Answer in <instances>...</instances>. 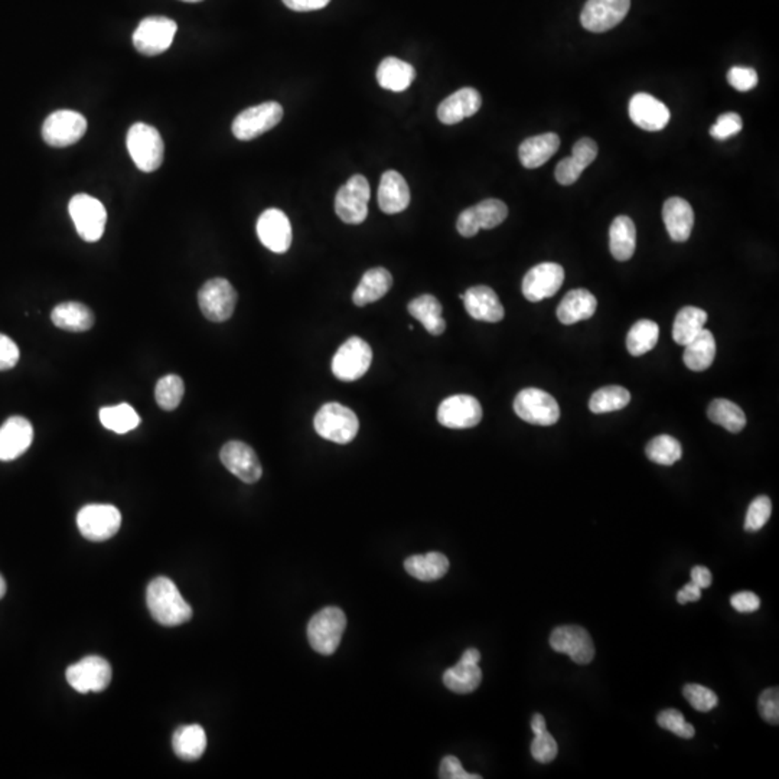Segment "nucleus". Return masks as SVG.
<instances>
[{"mask_svg":"<svg viewBox=\"0 0 779 779\" xmlns=\"http://www.w3.org/2000/svg\"><path fill=\"white\" fill-rule=\"evenodd\" d=\"M34 440V429L29 420L14 415L0 427V461H15L29 449Z\"/></svg>","mask_w":779,"mask_h":779,"instance_id":"nucleus-23","label":"nucleus"},{"mask_svg":"<svg viewBox=\"0 0 779 779\" xmlns=\"http://www.w3.org/2000/svg\"><path fill=\"white\" fill-rule=\"evenodd\" d=\"M177 29V22L169 17H145L133 34V46L143 56H159L172 46Z\"/></svg>","mask_w":779,"mask_h":779,"instance_id":"nucleus-10","label":"nucleus"},{"mask_svg":"<svg viewBox=\"0 0 779 779\" xmlns=\"http://www.w3.org/2000/svg\"><path fill=\"white\" fill-rule=\"evenodd\" d=\"M415 71L409 63L402 59L388 56L383 59L377 68V81L384 90L402 93L412 86Z\"/></svg>","mask_w":779,"mask_h":779,"instance_id":"nucleus-33","label":"nucleus"},{"mask_svg":"<svg viewBox=\"0 0 779 779\" xmlns=\"http://www.w3.org/2000/svg\"><path fill=\"white\" fill-rule=\"evenodd\" d=\"M514 412L524 422L536 426H551L560 419L556 398L540 388H524L514 400Z\"/></svg>","mask_w":779,"mask_h":779,"instance_id":"nucleus-5","label":"nucleus"},{"mask_svg":"<svg viewBox=\"0 0 779 779\" xmlns=\"http://www.w3.org/2000/svg\"><path fill=\"white\" fill-rule=\"evenodd\" d=\"M773 514V502L766 496L756 497L749 506L746 518H744V530L755 533L768 523Z\"/></svg>","mask_w":779,"mask_h":779,"instance_id":"nucleus-46","label":"nucleus"},{"mask_svg":"<svg viewBox=\"0 0 779 779\" xmlns=\"http://www.w3.org/2000/svg\"><path fill=\"white\" fill-rule=\"evenodd\" d=\"M630 402V395L627 388L620 385H608L593 393L589 400V409L595 415L618 412L627 407Z\"/></svg>","mask_w":779,"mask_h":779,"instance_id":"nucleus-42","label":"nucleus"},{"mask_svg":"<svg viewBox=\"0 0 779 779\" xmlns=\"http://www.w3.org/2000/svg\"><path fill=\"white\" fill-rule=\"evenodd\" d=\"M727 81L733 87L734 90L744 91L755 88L758 84V73L749 67H732L727 73Z\"/></svg>","mask_w":779,"mask_h":779,"instance_id":"nucleus-51","label":"nucleus"},{"mask_svg":"<svg viewBox=\"0 0 779 779\" xmlns=\"http://www.w3.org/2000/svg\"><path fill=\"white\" fill-rule=\"evenodd\" d=\"M98 415H100L101 425L106 429L118 433V435L132 432L140 423L138 413L135 412L132 405H126V403L113 405V407H104Z\"/></svg>","mask_w":779,"mask_h":779,"instance_id":"nucleus-43","label":"nucleus"},{"mask_svg":"<svg viewBox=\"0 0 779 779\" xmlns=\"http://www.w3.org/2000/svg\"><path fill=\"white\" fill-rule=\"evenodd\" d=\"M707 313L696 306H684L675 316L672 325V338L679 345H687L704 329Z\"/></svg>","mask_w":779,"mask_h":779,"instance_id":"nucleus-39","label":"nucleus"},{"mask_svg":"<svg viewBox=\"0 0 779 779\" xmlns=\"http://www.w3.org/2000/svg\"><path fill=\"white\" fill-rule=\"evenodd\" d=\"M682 694L686 697L687 702L692 704V709L702 713H707L710 710H713L719 703L716 692L707 689V687L700 686V684H687L682 689Z\"/></svg>","mask_w":779,"mask_h":779,"instance_id":"nucleus-48","label":"nucleus"},{"mask_svg":"<svg viewBox=\"0 0 779 779\" xmlns=\"http://www.w3.org/2000/svg\"><path fill=\"white\" fill-rule=\"evenodd\" d=\"M283 108L276 101H267L246 108L232 121V135L239 140H253L281 123Z\"/></svg>","mask_w":779,"mask_h":779,"instance_id":"nucleus-9","label":"nucleus"},{"mask_svg":"<svg viewBox=\"0 0 779 779\" xmlns=\"http://www.w3.org/2000/svg\"><path fill=\"white\" fill-rule=\"evenodd\" d=\"M220 459L232 475L246 484H254L261 478L263 467L253 447L242 444L239 440H231L222 446Z\"/></svg>","mask_w":779,"mask_h":779,"instance_id":"nucleus-20","label":"nucleus"},{"mask_svg":"<svg viewBox=\"0 0 779 779\" xmlns=\"http://www.w3.org/2000/svg\"><path fill=\"white\" fill-rule=\"evenodd\" d=\"M78 236L87 242H96L103 236L108 221L106 208L98 200L87 194H77L68 205Z\"/></svg>","mask_w":779,"mask_h":779,"instance_id":"nucleus-6","label":"nucleus"},{"mask_svg":"<svg viewBox=\"0 0 779 779\" xmlns=\"http://www.w3.org/2000/svg\"><path fill=\"white\" fill-rule=\"evenodd\" d=\"M182 2H187V4H198V2H202V0H182Z\"/></svg>","mask_w":779,"mask_h":779,"instance_id":"nucleus-63","label":"nucleus"},{"mask_svg":"<svg viewBox=\"0 0 779 779\" xmlns=\"http://www.w3.org/2000/svg\"><path fill=\"white\" fill-rule=\"evenodd\" d=\"M172 746L178 758L188 762L197 761L207 749V734L200 724L180 726L173 733Z\"/></svg>","mask_w":779,"mask_h":779,"instance_id":"nucleus-35","label":"nucleus"},{"mask_svg":"<svg viewBox=\"0 0 779 779\" xmlns=\"http://www.w3.org/2000/svg\"><path fill=\"white\" fill-rule=\"evenodd\" d=\"M550 647L553 651L568 654L579 665L589 664L595 657L592 637L585 628L578 625L554 628L550 635Z\"/></svg>","mask_w":779,"mask_h":779,"instance_id":"nucleus-16","label":"nucleus"},{"mask_svg":"<svg viewBox=\"0 0 779 779\" xmlns=\"http://www.w3.org/2000/svg\"><path fill=\"white\" fill-rule=\"evenodd\" d=\"M331 0H283V4L296 12H311L323 9Z\"/></svg>","mask_w":779,"mask_h":779,"instance_id":"nucleus-58","label":"nucleus"},{"mask_svg":"<svg viewBox=\"0 0 779 779\" xmlns=\"http://www.w3.org/2000/svg\"><path fill=\"white\" fill-rule=\"evenodd\" d=\"M439 778L442 779H481V776L465 771L461 761L455 756H446L440 764Z\"/></svg>","mask_w":779,"mask_h":779,"instance_id":"nucleus-54","label":"nucleus"},{"mask_svg":"<svg viewBox=\"0 0 779 779\" xmlns=\"http://www.w3.org/2000/svg\"><path fill=\"white\" fill-rule=\"evenodd\" d=\"M531 755L540 764H548L558 756L559 746L556 739L548 731L534 734L531 742Z\"/></svg>","mask_w":779,"mask_h":779,"instance_id":"nucleus-49","label":"nucleus"},{"mask_svg":"<svg viewBox=\"0 0 779 779\" xmlns=\"http://www.w3.org/2000/svg\"><path fill=\"white\" fill-rule=\"evenodd\" d=\"M712 582H713V576L709 569L704 566H696L692 569V583L699 586L700 589H706L712 585Z\"/></svg>","mask_w":779,"mask_h":779,"instance_id":"nucleus-60","label":"nucleus"},{"mask_svg":"<svg viewBox=\"0 0 779 779\" xmlns=\"http://www.w3.org/2000/svg\"><path fill=\"white\" fill-rule=\"evenodd\" d=\"M370 201V184L363 175H354L340 188L335 197V212L345 224L365 221Z\"/></svg>","mask_w":779,"mask_h":779,"instance_id":"nucleus-11","label":"nucleus"},{"mask_svg":"<svg viewBox=\"0 0 779 779\" xmlns=\"http://www.w3.org/2000/svg\"><path fill=\"white\" fill-rule=\"evenodd\" d=\"M316 433L333 444L346 445L357 436L360 423L353 410L340 403H326L313 420Z\"/></svg>","mask_w":779,"mask_h":779,"instance_id":"nucleus-2","label":"nucleus"},{"mask_svg":"<svg viewBox=\"0 0 779 779\" xmlns=\"http://www.w3.org/2000/svg\"><path fill=\"white\" fill-rule=\"evenodd\" d=\"M405 569L412 578L422 582L439 580L449 570V560L439 551H430L427 554H417L405 559Z\"/></svg>","mask_w":779,"mask_h":779,"instance_id":"nucleus-31","label":"nucleus"},{"mask_svg":"<svg viewBox=\"0 0 779 779\" xmlns=\"http://www.w3.org/2000/svg\"><path fill=\"white\" fill-rule=\"evenodd\" d=\"M126 145L138 169L143 172L159 169L165 155V145L159 132L153 126L146 123L133 125L128 128Z\"/></svg>","mask_w":779,"mask_h":779,"instance_id":"nucleus-4","label":"nucleus"},{"mask_svg":"<svg viewBox=\"0 0 779 779\" xmlns=\"http://www.w3.org/2000/svg\"><path fill=\"white\" fill-rule=\"evenodd\" d=\"M184 393V381L179 375H165L156 384V403L159 405L160 409L170 412V410L177 409L178 405H180Z\"/></svg>","mask_w":779,"mask_h":779,"instance_id":"nucleus-45","label":"nucleus"},{"mask_svg":"<svg viewBox=\"0 0 779 779\" xmlns=\"http://www.w3.org/2000/svg\"><path fill=\"white\" fill-rule=\"evenodd\" d=\"M630 118L634 125L647 132H660L669 125V108L647 93L635 94L630 101Z\"/></svg>","mask_w":779,"mask_h":779,"instance_id":"nucleus-22","label":"nucleus"},{"mask_svg":"<svg viewBox=\"0 0 779 779\" xmlns=\"http://www.w3.org/2000/svg\"><path fill=\"white\" fill-rule=\"evenodd\" d=\"M482 682V670L477 662L461 658L456 665L445 671L444 684L450 692L467 694L478 689Z\"/></svg>","mask_w":779,"mask_h":779,"instance_id":"nucleus-38","label":"nucleus"},{"mask_svg":"<svg viewBox=\"0 0 779 779\" xmlns=\"http://www.w3.org/2000/svg\"><path fill=\"white\" fill-rule=\"evenodd\" d=\"M437 420L449 429H471L481 422L482 407L472 395H450L440 403Z\"/></svg>","mask_w":779,"mask_h":779,"instance_id":"nucleus-18","label":"nucleus"},{"mask_svg":"<svg viewBox=\"0 0 779 779\" xmlns=\"http://www.w3.org/2000/svg\"><path fill=\"white\" fill-rule=\"evenodd\" d=\"M77 526L87 540H108L118 534L121 526V514L110 504H90L83 507L77 516Z\"/></svg>","mask_w":779,"mask_h":779,"instance_id":"nucleus-8","label":"nucleus"},{"mask_svg":"<svg viewBox=\"0 0 779 779\" xmlns=\"http://www.w3.org/2000/svg\"><path fill=\"white\" fill-rule=\"evenodd\" d=\"M630 0H588L580 15L586 31H610L625 19L630 12Z\"/></svg>","mask_w":779,"mask_h":779,"instance_id":"nucleus-17","label":"nucleus"},{"mask_svg":"<svg viewBox=\"0 0 779 779\" xmlns=\"http://www.w3.org/2000/svg\"><path fill=\"white\" fill-rule=\"evenodd\" d=\"M531 731H533L534 734L548 731L546 729V719L541 714H534L533 719H531Z\"/></svg>","mask_w":779,"mask_h":779,"instance_id":"nucleus-61","label":"nucleus"},{"mask_svg":"<svg viewBox=\"0 0 779 779\" xmlns=\"http://www.w3.org/2000/svg\"><path fill=\"white\" fill-rule=\"evenodd\" d=\"M660 338V328L654 321L641 319L632 325L627 336V348L630 355L641 357L654 350Z\"/></svg>","mask_w":779,"mask_h":779,"instance_id":"nucleus-41","label":"nucleus"},{"mask_svg":"<svg viewBox=\"0 0 779 779\" xmlns=\"http://www.w3.org/2000/svg\"><path fill=\"white\" fill-rule=\"evenodd\" d=\"M111 675V665L108 660L98 655L84 657L81 661L69 665L66 672L69 686L81 694L88 692H100L108 689Z\"/></svg>","mask_w":779,"mask_h":779,"instance_id":"nucleus-12","label":"nucleus"},{"mask_svg":"<svg viewBox=\"0 0 779 779\" xmlns=\"http://www.w3.org/2000/svg\"><path fill=\"white\" fill-rule=\"evenodd\" d=\"M19 361V348L9 336L0 333V371L11 370Z\"/></svg>","mask_w":779,"mask_h":779,"instance_id":"nucleus-55","label":"nucleus"},{"mask_svg":"<svg viewBox=\"0 0 779 779\" xmlns=\"http://www.w3.org/2000/svg\"><path fill=\"white\" fill-rule=\"evenodd\" d=\"M563 282L565 269L560 264L546 261L527 272L521 289L527 301L540 302L558 293Z\"/></svg>","mask_w":779,"mask_h":779,"instance_id":"nucleus-19","label":"nucleus"},{"mask_svg":"<svg viewBox=\"0 0 779 779\" xmlns=\"http://www.w3.org/2000/svg\"><path fill=\"white\" fill-rule=\"evenodd\" d=\"M571 156L578 160L583 168H588L593 160L596 159V156H598V145H596L595 140L593 138H583L576 142V145L573 146V152H571Z\"/></svg>","mask_w":779,"mask_h":779,"instance_id":"nucleus-56","label":"nucleus"},{"mask_svg":"<svg viewBox=\"0 0 779 779\" xmlns=\"http://www.w3.org/2000/svg\"><path fill=\"white\" fill-rule=\"evenodd\" d=\"M392 273L387 269L384 267L371 269L364 273L360 284L354 292L353 302L360 308L374 303L387 294V292L392 289Z\"/></svg>","mask_w":779,"mask_h":779,"instance_id":"nucleus-30","label":"nucleus"},{"mask_svg":"<svg viewBox=\"0 0 779 779\" xmlns=\"http://www.w3.org/2000/svg\"><path fill=\"white\" fill-rule=\"evenodd\" d=\"M743 128L742 118L734 111H729L724 115L719 116L716 123L710 128V136L716 140H726L732 136L738 135Z\"/></svg>","mask_w":779,"mask_h":779,"instance_id":"nucleus-50","label":"nucleus"},{"mask_svg":"<svg viewBox=\"0 0 779 779\" xmlns=\"http://www.w3.org/2000/svg\"><path fill=\"white\" fill-rule=\"evenodd\" d=\"M707 415L712 422L723 427L727 432L739 433L746 426V415L743 410L726 398H716L710 403Z\"/></svg>","mask_w":779,"mask_h":779,"instance_id":"nucleus-40","label":"nucleus"},{"mask_svg":"<svg viewBox=\"0 0 779 779\" xmlns=\"http://www.w3.org/2000/svg\"><path fill=\"white\" fill-rule=\"evenodd\" d=\"M5 593H6V582H5V579L0 575V600L4 598Z\"/></svg>","mask_w":779,"mask_h":779,"instance_id":"nucleus-62","label":"nucleus"},{"mask_svg":"<svg viewBox=\"0 0 779 779\" xmlns=\"http://www.w3.org/2000/svg\"><path fill=\"white\" fill-rule=\"evenodd\" d=\"M702 598V589L699 586L694 585V583H687L684 588L680 589L679 593H677V602L680 605H686L689 602H697V600Z\"/></svg>","mask_w":779,"mask_h":779,"instance_id":"nucleus-59","label":"nucleus"},{"mask_svg":"<svg viewBox=\"0 0 779 779\" xmlns=\"http://www.w3.org/2000/svg\"><path fill=\"white\" fill-rule=\"evenodd\" d=\"M409 313L417 319L430 335H442L446 329L444 316H442V305L432 294H422L419 298L413 299L409 303Z\"/></svg>","mask_w":779,"mask_h":779,"instance_id":"nucleus-36","label":"nucleus"},{"mask_svg":"<svg viewBox=\"0 0 779 779\" xmlns=\"http://www.w3.org/2000/svg\"><path fill=\"white\" fill-rule=\"evenodd\" d=\"M371 361V346L358 336H353L333 355V375L341 381L360 380L370 370Z\"/></svg>","mask_w":779,"mask_h":779,"instance_id":"nucleus-13","label":"nucleus"},{"mask_svg":"<svg viewBox=\"0 0 779 779\" xmlns=\"http://www.w3.org/2000/svg\"><path fill=\"white\" fill-rule=\"evenodd\" d=\"M508 217V207L499 200H485L474 207L466 208L457 217L456 229L462 237H474L479 230L498 227Z\"/></svg>","mask_w":779,"mask_h":779,"instance_id":"nucleus-14","label":"nucleus"},{"mask_svg":"<svg viewBox=\"0 0 779 779\" xmlns=\"http://www.w3.org/2000/svg\"><path fill=\"white\" fill-rule=\"evenodd\" d=\"M481 106V94L472 87H464L440 103L437 118L444 125H456L477 115Z\"/></svg>","mask_w":779,"mask_h":779,"instance_id":"nucleus-25","label":"nucleus"},{"mask_svg":"<svg viewBox=\"0 0 779 779\" xmlns=\"http://www.w3.org/2000/svg\"><path fill=\"white\" fill-rule=\"evenodd\" d=\"M345 628V613L340 608H323L309 620V644L319 654L333 655L340 647Z\"/></svg>","mask_w":779,"mask_h":779,"instance_id":"nucleus-3","label":"nucleus"},{"mask_svg":"<svg viewBox=\"0 0 779 779\" xmlns=\"http://www.w3.org/2000/svg\"><path fill=\"white\" fill-rule=\"evenodd\" d=\"M146 602L153 620L163 627H178L192 618V608L170 579H153L148 586Z\"/></svg>","mask_w":779,"mask_h":779,"instance_id":"nucleus-1","label":"nucleus"},{"mask_svg":"<svg viewBox=\"0 0 779 779\" xmlns=\"http://www.w3.org/2000/svg\"><path fill=\"white\" fill-rule=\"evenodd\" d=\"M583 170H585V168L573 156H569L566 159L559 162L554 175H556L559 184L568 187V185L575 184L576 180L582 175Z\"/></svg>","mask_w":779,"mask_h":779,"instance_id":"nucleus-53","label":"nucleus"},{"mask_svg":"<svg viewBox=\"0 0 779 779\" xmlns=\"http://www.w3.org/2000/svg\"><path fill=\"white\" fill-rule=\"evenodd\" d=\"M459 298L464 301L467 315L475 321L482 323H496L502 321L506 311L499 301L498 294L492 291L489 286H474L467 289Z\"/></svg>","mask_w":779,"mask_h":779,"instance_id":"nucleus-24","label":"nucleus"},{"mask_svg":"<svg viewBox=\"0 0 779 779\" xmlns=\"http://www.w3.org/2000/svg\"><path fill=\"white\" fill-rule=\"evenodd\" d=\"M662 220L672 241L684 242L692 236L694 211L686 200L669 198L662 207Z\"/></svg>","mask_w":779,"mask_h":779,"instance_id":"nucleus-26","label":"nucleus"},{"mask_svg":"<svg viewBox=\"0 0 779 779\" xmlns=\"http://www.w3.org/2000/svg\"><path fill=\"white\" fill-rule=\"evenodd\" d=\"M596 308H598V301L593 293L586 289H575L561 299L560 305L558 306V318L563 325H573L585 319L592 318Z\"/></svg>","mask_w":779,"mask_h":779,"instance_id":"nucleus-29","label":"nucleus"},{"mask_svg":"<svg viewBox=\"0 0 779 779\" xmlns=\"http://www.w3.org/2000/svg\"><path fill=\"white\" fill-rule=\"evenodd\" d=\"M257 236L273 253H286L292 244V225L288 215L277 208L266 210L257 221Z\"/></svg>","mask_w":779,"mask_h":779,"instance_id":"nucleus-21","label":"nucleus"},{"mask_svg":"<svg viewBox=\"0 0 779 779\" xmlns=\"http://www.w3.org/2000/svg\"><path fill=\"white\" fill-rule=\"evenodd\" d=\"M637 247V229L627 215L613 220L610 229V250L618 261H627L634 256Z\"/></svg>","mask_w":779,"mask_h":779,"instance_id":"nucleus-34","label":"nucleus"},{"mask_svg":"<svg viewBox=\"0 0 779 779\" xmlns=\"http://www.w3.org/2000/svg\"><path fill=\"white\" fill-rule=\"evenodd\" d=\"M657 723L664 731L671 732V733L677 734L679 738L692 739L696 734L694 726L687 723L686 719L679 710H662L661 713L657 716Z\"/></svg>","mask_w":779,"mask_h":779,"instance_id":"nucleus-47","label":"nucleus"},{"mask_svg":"<svg viewBox=\"0 0 779 779\" xmlns=\"http://www.w3.org/2000/svg\"><path fill=\"white\" fill-rule=\"evenodd\" d=\"M560 148V138L556 133H543L524 140L519 145V162L527 169L543 167Z\"/></svg>","mask_w":779,"mask_h":779,"instance_id":"nucleus-28","label":"nucleus"},{"mask_svg":"<svg viewBox=\"0 0 779 779\" xmlns=\"http://www.w3.org/2000/svg\"><path fill=\"white\" fill-rule=\"evenodd\" d=\"M731 603L738 612L751 613L759 610L761 600L753 592H739L732 596Z\"/></svg>","mask_w":779,"mask_h":779,"instance_id":"nucleus-57","label":"nucleus"},{"mask_svg":"<svg viewBox=\"0 0 779 779\" xmlns=\"http://www.w3.org/2000/svg\"><path fill=\"white\" fill-rule=\"evenodd\" d=\"M51 321L64 331L84 333L93 328L94 315L91 309L83 303L66 302L52 309Z\"/></svg>","mask_w":779,"mask_h":779,"instance_id":"nucleus-32","label":"nucleus"},{"mask_svg":"<svg viewBox=\"0 0 779 779\" xmlns=\"http://www.w3.org/2000/svg\"><path fill=\"white\" fill-rule=\"evenodd\" d=\"M762 719L771 724L779 723V690L776 687L761 692L758 702Z\"/></svg>","mask_w":779,"mask_h":779,"instance_id":"nucleus-52","label":"nucleus"},{"mask_svg":"<svg viewBox=\"0 0 779 779\" xmlns=\"http://www.w3.org/2000/svg\"><path fill=\"white\" fill-rule=\"evenodd\" d=\"M645 455L654 464L671 466L682 456V447L679 440L670 435H660L650 440L645 447Z\"/></svg>","mask_w":779,"mask_h":779,"instance_id":"nucleus-44","label":"nucleus"},{"mask_svg":"<svg viewBox=\"0 0 779 779\" xmlns=\"http://www.w3.org/2000/svg\"><path fill=\"white\" fill-rule=\"evenodd\" d=\"M682 360L692 371H704L713 364L716 358V340L713 333L703 329L696 338L687 343Z\"/></svg>","mask_w":779,"mask_h":779,"instance_id":"nucleus-37","label":"nucleus"},{"mask_svg":"<svg viewBox=\"0 0 779 779\" xmlns=\"http://www.w3.org/2000/svg\"><path fill=\"white\" fill-rule=\"evenodd\" d=\"M87 132V120L73 110H58L44 121L42 138L54 148H66L78 142Z\"/></svg>","mask_w":779,"mask_h":779,"instance_id":"nucleus-15","label":"nucleus"},{"mask_svg":"<svg viewBox=\"0 0 779 779\" xmlns=\"http://www.w3.org/2000/svg\"><path fill=\"white\" fill-rule=\"evenodd\" d=\"M410 204L409 185L397 170H387L378 187V205L385 214H398Z\"/></svg>","mask_w":779,"mask_h":779,"instance_id":"nucleus-27","label":"nucleus"},{"mask_svg":"<svg viewBox=\"0 0 779 779\" xmlns=\"http://www.w3.org/2000/svg\"><path fill=\"white\" fill-rule=\"evenodd\" d=\"M198 303L205 318L211 323H225L237 305V292L227 279L215 277L198 292Z\"/></svg>","mask_w":779,"mask_h":779,"instance_id":"nucleus-7","label":"nucleus"}]
</instances>
